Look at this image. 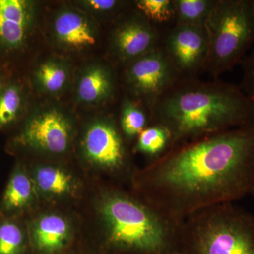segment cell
<instances>
[{"label":"cell","mask_w":254,"mask_h":254,"mask_svg":"<svg viewBox=\"0 0 254 254\" xmlns=\"http://www.w3.org/2000/svg\"><path fill=\"white\" fill-rule=\"evenodd\" d=\"M136 194L170 223L254 190V123L176 145L133 177Z\"/></svg>","instance_id":"cell-1"},{"label":"cell","mask_w":254,"mask_h":254,"mask_svg":"<svg viewBox=\"0 0 254 254\" xmlns=\"http://www.w3.org/2000/svg\"><path fill=\"white\" fill-rule=\"evenodd\" d=\"M252 123L254 100L239 85L192 77L180 78L161 97L150 125L168 129L171 148Z\"/></svg>","instance_id":"cell-2"},{"label":"cell","mask_w":254,"mask_h":254,"mask_svg":"<svg viewBox=\"0 0 254 254\" xmlns=\"http://www.w3.org/2000/svg\"><path fill=\"white\" fill-rule=\"evenodd\" d=\"M105 248L111 254H176L177 226L136 194L105 190L98 203Z\"/></svg>","instance_id":"cell-3"},{"label":"cell","mask_w":254,"mask_h":254,"mask_svg":"<svg viewBox=\"0 0 254 254\" xmlns=\"http://www.w3.org/2000/svg\"><path fill=\"white\" fill-rule=\"evenodd\" d=\"M176 254H254V215L235 203L198 210L177 225Z\"/></svg>","instance_id":"cell-4"},{"label":"cell","mask_w":254,"mask_h":254,"mask_svg":"<svg viewBox=\"0 0 254 254\" xmlns=\"http://www.w3.org/2000/svg\"><path fill=\"white\" fill-rule=\"evenodd\" d=\"M205 28L208 53L204 72L220 79L240 64L254 45V0H217Z\"/></svg>","instance_id":"cell-5"},{"label":"cell","mask_w":254,"mask_h":254,"mask_svg":"<svg viewBox=\"0 0 254 254\" xmlns=\"http://www.w3.org/2000/svg\"><path fill=\"white\" fill-rule=\"evenodd\" d=\"M181 78L162 46L128 64L125 72L127 86L145 105L150 119L158 100Z\"/></svg>","instance_id":"cell-6"},{"label":"cell","mask_w":254,"mask_h":254,"mask_svg":"<svg viewBox=\"0 0 254 254\" xmlns=\"http://www.w3.org/2000/svg\"><path fill=\"white\" fill-rule=\"evenodd\" d=\"M161 46L182 78L204 72L208 53L205 28L174 24L163 30Z\"/></svg>","instance_id":"cell-7"},{"label":"cell","mask_w":254,"mask_h":254,"mask_svg":"<svg viewBox=\"0 0 254 254\" xmlns=\"http://www.w3.org/2000/svg\"><path fill=\"white\" fill-rule=\"evenodd\" d=\"M86 158L112 175L126 173L128 156L121 133L110 120L97 122L87 130L83 141Z\"/></svg>","instance_id":"cell-8"},{"label":"cell","mask_w":254,"mask_h":254,"mask_svg":"<svg viewBox=\"0 0 254 254\" xmlns=\"http://www.w3.org/2000/svg\"><path fill=\"white\" fill-rule=\"evenodd\" d=\"M163 31L136 10V14L118 23L112 35V48L123 63H132L161 46Z\"/></svg>","instance_id":"cell-9"},{"label":"cell","mask_w":254,"mask_h":254,"mask_svg":"<svg viewBox=\"0 0 254 254\" xmlns=\"http://www.w3.org/2000/svg\"><path fill=\"white\" fill-rule=\"evenodd\" d=\"M21 138L26 145L37 149L55 154L63 153L69 145V124L59 112H46L28 122Z\"/></svg>","instance_id":"cell-10"},{"label":"cell","mask_w":254,"mask_h":254,"mask_svg":"<svg viewBox=\"0 0 254 254\" xmlns=\"http://www.w3.org/2000/svg\"><path fill=\"white\" fill-rule=\"evenodd\" d=\"M33 21L31 5L24 0H0V48L16 49L27 39Z\"/></svg>","instance_id":"cell-11"},{"label":"cell","mask_w":254,"mask_h":254,"mask_svg":"<svg viewBox=\"0 0 254 254\" xmlns=\"http://www.w3.org/2000/svg\"><path fill=\"white\" fill-rule=\"evenodd\" d=\"M29 230L32 245L41 254L58 253L72 236L69 222L58 214L42 215L31 222Z\"/></svg>","instance_id":"cell-12"},{"label":"cell","mask_w":254,"mask_h":254,"mask_svg":"<svg viewBox=\"0 0 254 254\" xmlns=\"http://www.w3.org/2000/svg\"><path fill=\"white\" fill-rule=\"evenodd\" d=\"M54 29L58 39L67 46L83 48L96 43L89 23L83 16L73 11L60 14L55 19Z\"/></svg>","instance_id":"cell-13"},{"label":"cell","mask_w":254,"mask_h":254,"mask_svg":"<svg viewBox=\"0 0 254 254\" xmlns=\"http://www.w3.org/2000/svg\"><path fill=\"white\" fill-rule=\"evenodd\" d=\"M36 187L31 177L21 167H17L10 177L1 201L4 213H19L28 208L34 200Z\"/></svg>","instance_id":"cell-14"},{"label":"cell","mask_w":254,"mask_h":254,"mask_svg":"<svg viewBox=\"0 0 254 254\" xmlns=\"http://www.w3.org/2000/svg\"><path fill=\"white\" fill-rule=\"evenodd\" d=\"M36 190L50 198H59L72 193L76 182L71 174L58 167L40 166L33 173Z\"/></svg>","instance_id":"cell-15"},{"label":"cell","mask_w":254,"mask_h":254,"mask_svg":"<svg viewBox=\"0 0 254 254\" xmlns=\"http://www.w3.org/2000/svg\"><path fill=\"white\" fill-rule=\"evenodd\" d=\"M175 24L205 28L217 0H173Z\"/></svg>","instance_id":"cell-16"},{"label":"cell","mask_w":254,"mask_h":254,"mask_svg":"<svg viewBox=\"0 0 254 254\" xmlns=\"http://www.w3.org/2000/svg\"><path fill=\"white\" fill-rule=\"evenodd\" d=\"M113 89V81L109 71L100 67L90 70L78 85L80 99L86 103L98 101L109 96Z\"/></svg>","instance_id":"cell-17"},{"label":"cell","mask_w":254,"mask_h":254,"mask_svg":"<svg viewBox=\"0 0 254 254\" xmlns=\"http://www.w3.org/2000/svg\"><path fill=\"white\" fill-rule=\"evenodd\" d=\"M170 143L171 136L165 127L160 125H150L137 137L133 150L153 160L168 151Z\"/></svg>","instance_id":"cell-18"},{"label":"cell","mask_w":254,"mask_h":254,"mask_svg":"<svg viewBox=\"0 0 254 254\" xmlns=\"http://www.w3.org/2000/svg\"><path fill=\"white\" fill-rule=\"evenodd\" d=\"M135 5L138 12L162 31L175 24L173 0H138Z\"/></svg>","instance_id":"cell-19"},{"label":"cell","mask_w":254,"mask_h":254,"mask_svg":"<svg viewBox=\"0 0 254 254\" xmlns=\"http://www.w3.org/2000/svg\"><path fill=\"white\" fill-rule=\"evenodd\" d=\"M138 102L126 100L124 103L120 127L124 136L131 141L138 137L143 129L149 126V113Z\"/></svg>","instance_id":"cell-20"},{"label":"cell","mask_w":254,"mask_h":254,"mask_svg":"<svg viewBox=\"0 0 254 254\" xmlns=\"http://www.w3.org/2000/svg\"><path fill=\"white\" fill-rule=\"evenodd\" d=\"M26 239L16 222L6 220L0 223V254H25Z\"/></svg>","instance_id":"cell-21"},{"label":"cell","mask_w":254,"mask_h":254,"mask_svg":"<svg viewBox=\"0 0 254 254\" xmlns=\"http://www.w3.org/2000/svg\"><path fill=\"white\" fill-rule=\"evenodd\" d=\"M37 78L47 91L55 93L60 91L66 83L67 74L64 68L58 64L48 62L40 66Z\"/></svg>","instance_id":"cell-22"},{"label":"cell","mask_w":254,"mask_h":254,"mask_svg":"<svg viewBox=\"0 0 254 254\" xmlns=\"http://www.w3.org/2000/svg\"><path fill=\"white\" fill-rule=\"evenodd\" d=\"M21 104V94L16 86H9L0 95V128L12 123Z\"/></svg>","instance_id":"cell-23"},{"label":"cell","mask_w":254,"mask_h":254,"mask_svg":"<svg viewBox=\"0 0 254 254\" xmlns=\"http://www.w3.org/2000/svg\"><path fill=\"white\" fill-rule=\"evenodd\" d=\"M240 64L242 76L239 86L249 98L254 100V45L250 54L246 55Z\"/></svg>","instance_id":"cell-24"},{"label":"cell","mask_w":254,"mask_h":254,"mask_svg":"<svg viewBox=\"0 0 254 254\" xmlns=\"http://www.w3.org/2000/svg\"><path fill=\"white\" fill-rule=\"evenodd\" d=\"M86 4L97 11L103 13H114L121 10L123 3L115 0H89Z\"/></svg>","instance_id":"cell-25"},{"label":"cell","mask_w":254,"mask_h":254,"mask_svg":"<svg viewBox=\"0 0 254 254\" xmlns=\"http://www.w3.org/2000/svg\"><path fill=\"white\" fill-rule=\"evenodd\" d=\"M3 91L2 85H1V81H0V95H1V91Z\"/></svg>","instance_id":"cell-26"},{"label":"cell","mask_w":254,"mask_h":254,"mask_svg":"<svg viewBox=\"0 0 254 254\" xmlns=\"http://www.w3.org/2000/svg\"><path fill=\"white\" fill-rule=\"evenodd\" d=\"M251 195H252V198H253L254 201V190H253V191H252V194H251Z\"/></svg>","instance_id":"cell-27"}]
</instances>
